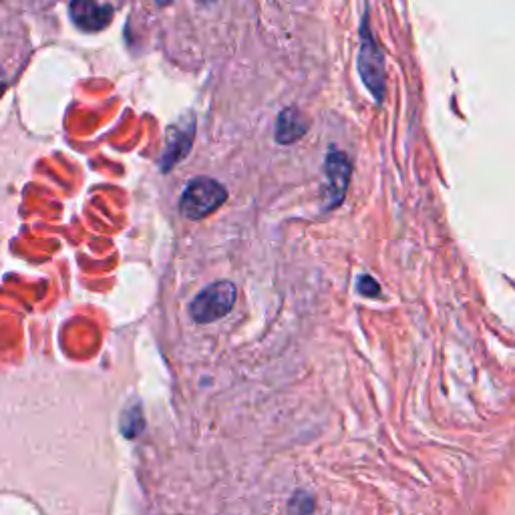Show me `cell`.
<instances>
[{"label": "cell", "instance_id": "8992f818", "mask_svg": "<svg viewBox=\"0 0 515 515\" xmlns=\"http://www.w3.org/2000/svg\"><path fill=\"white\" fill-rule=\"evenodd\" d=\"M308 131V121L296 107H286L276 121V141L282 145L298 141Z\"/></svg>", "mask_w": 515, "mask_h": 515}, {"label": "cell", "instance_id": "ba28073f", "mask_svg": "<svg viewBox=\"0 0 515 515\" xmlns=\"http://www.w3.org/2000/svg\"><path fill=\"white\" fill-rule=\"evenodd\" d=\"M290 513L292 515H310L314 511V499L312 495L304 493V491H298L292 499H290Z\"/></svg>", "mask_w": 515, "mask_h": 515}, {"label": "cell", "instance_id": "277c9868", "mask_svg": "<svg viewBox=\"0 0 515 515\" xmlns=\"http://www.w3.org/2000/svg\"><path fill=\"white\" fill-rule=\"evenodd\" d=\"M351 174H353V165H351V159L347 153L332 151L326 157V176H328L330 194H332V202L328 204V208L338 206V204H342V200H345V192L351 182Z\"/></svg>", "mask_w": 515, "mask_h": 515}, {"label": "cell", "instance_id": "52a82bcc", "mask_svg": "<svg viewBox=\"0 0 515 515\" xmlns=\"http://www.w3.org/2000/svg\"><path fill=\"white\" fill-rule=\"evenodd\" d=\"M143 429V417H141V411L139 407L135 409H129L125 415H123V421H121V431L127 439H135Z\"/></svg>", "mask_w": 515, "mask_h": 515}, {"label": "cell", "instance_id": "6da1fadb", "mask_svg": "<svg viewBox=\"0 0 515 515\" xmlns=\"http://www.w3.org/2000/svg\"><path fill=\"white\" fill-rule=\"evenodd\" d=\"M228 200L226 188L212 178H198L188 184L180 200V212L188 220H202L214 214Z\"/></svg>", "mask_w": 515, "mask_h": 515}, {"label": "cell", "instance_id": "9c48e42d", "mask_svg": "<svg viewBox=\"0 0 515 515\" xmlns=\"http://www.w3.org/2000/svg\"><path fill=\"white\" fill-rule=\"evenodd\" d=\"M357 288L363 296H379V290H381L377 280L371 278V276H361L359 282H357Z\"/></svg>", "mask_w": 515, "mask_h": 515}, {"label": "cell", "instance_id": "7a4b0ae2", "mask_svg": "<svg viewBox=\"0 0 515 515\" xmlns=\"http://www.w3.org/2000/svg\"><path fill=\"white\" fill-rule=\"evenodd\" d=\"M238 298L236 286L232 282H214L208 288H204L190 304V314L196 322L208 324L224 318L230 314Z\"/></svg>", "mask_w": 515, "mask_h": 515}, {"label": "cell", "instance_id": "3957f363", "mask_svg": "<svg viewBox=\"0 0 515 515\" xmlns=\"http://www.w3.org/2000/svg\"><path fill=\"white\" fill-rule=\"evenodd\" d=\"M359 73L369 87V91L375 95V99L381 103L385 95V61L383 53L373 37V33L367 27V19L361 27V53H359Z\"/></svg>", "mask_w": 515, "mask_h": 515}, {"label": "cell", "instance_id": "5b68a950", "mask_svg": "<svg viewBox=\"0 0 515 515\" xmlns=\"http://www.w3.org/2000/svg\"><path fill=\"white\" fill-rule=\"evenodd\" d=\"M73 23L87 33H97L109 27L113 21V7L111 5H97L87 3V0H77L69 7Z\"/></svg>", "mask_w": 515, "mask_h": 515}]
</instances>
